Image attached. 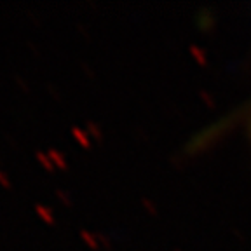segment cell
Segmentation results:
<instances>
[{"instance_id":"cell-1","label":"cell","mask_w":251,"mask_h":251,"mask_svg":"<svg viewBox=\"0 0 251 251\" xmlns=\"http://www.w3.org/2000/svg\"><path fill=\"white\" fill-rule=\"evenodd\" d=\"M248 127H250V136H251V112H250V121H248Z\"/></svg>"}]
</instances>
